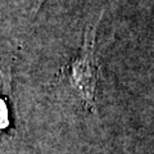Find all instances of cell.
Segmentation results:
<instances>
[{
  "mask_svg": "<svg viewBox=\"0 0 154 154\" xmlns=\"http://www.w3.org/2000/svg\"><path fill=\"white\" fill-rule=\"evenodd\" d=\"M8 89H9V77L0 68V94H2L4 90H8Z\"/></svg>",
  "mask_w": 154,
  "mask_h": 154,
  "instance_id": "3957f363",
  "label": "cell"
},
{
  "mask_svg": "<svg viewBox=\"0 0 154 154\" xmlns=\"http://www.w3.org/2000/svg\"><path fill=\"white\" fill-rule=\"evenodd\" d=\"M8 126V109L4 102L0 99V128Z\"/></svg>",
  "mask_w": 154,
  "mask_h": 154,
  "instance_id": "7a4b0ae2",
  "label": "cell"
},
{
  "mask_svg": "<svg viewBox=\"0 0 154 154\" xmlns=\"http://www.w3.org/2000/svg\"><path fill=\"white\" fill-rule=\"evenodd\" d=\"M100 17L84 31L82 46L73 60L66 67L63 72L68 80L75 95L80 99L84 108L98 112V90H99V66L95 58L96 32Z\"/></svg>",
  "mask_w": 154,
  "mask_h": 154,
  "instance_id": "6da1fadb",
  "label": "cell"
}]
</instances>
